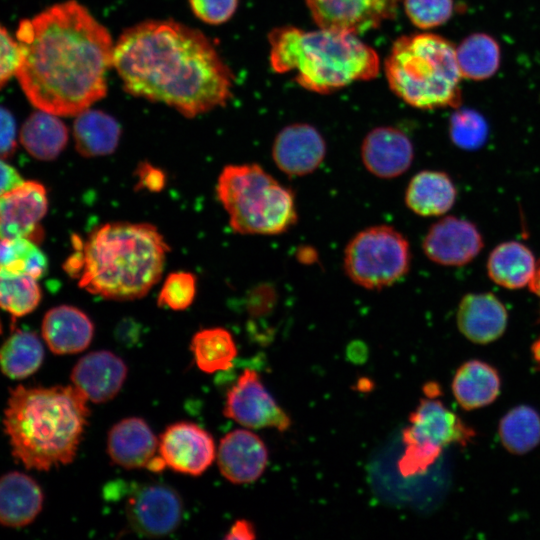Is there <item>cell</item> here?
Masks as SVG:
<instances>
[{"instance_id":"26","label":"cell","mask_w":540,"mask_h":540,"mask_svg":"<svg viewBox=\"0 0 540 540\" xmlns=\"http://www.w3.org/2000/svg\"><path fill=\"white\" fill-rule=\"evenodd\" d=\"M73 136L77 152L84 157L113 153L118 146L121 129L115 118L90 108L76 115Z\"/></svg>"},{"instance_id":"6","label":"cell","mask_w":540,"mask_h":540,"mask_svg":"<svg viewBox=\"0 0 540 540\" xmlns=\"http://www.w3.org/2000/svg\"><path fill=\"white\" fill-rule=\"evenodd\" d=\"M390 89L408 105L434 110L460 102L462 78L456 48L433 33L397 38L384 62Z\"/></svg>"},{"instance_id":"8","label":"cell","mask_w":540,"mask_h":540,"mask_svg":"<svg viewBox=\"0 0 540 540\" xmlns=\"http://www.w3.org/2000/svg\"><path fill=\"white\" fill-rule=\"evenodd\" d=\"M411 265L407 238L389 225H375L347 243L343 268L348 278L368 290H380L401 280Z\"/></svg>"},{"instance_id":"24","label":"cell","mask_w":540,"mask_h":540,"mask_svg":"<svg viewBox=\"0 0 540 540\" xmlns=\"http://www.w3.org/2000/svg\"><path fill=\"white\" fill-rule=\"evenodd\" d=\"M456 187L442 171L423 170L409 181L405 191V204L415 214L425 217L439 216L455 203Z\"/></svg>"},{"instance_id":"2","label":"cell","mask_w":540,"mask_h":540,"mask_svg":"<svg viewBox=\"0 0 540 540\" xmlns=\"http://www.w3.org/2000/svg\"><path fill=\"white\" fill-rule=\"evenodd\" d=\"M113 67L128 93L186 117L225 106L232 96L233 75L211 41L173 20L126 29L114 46Z\"/></svg>"},{"instance_id":"23","label":"cell","mask_w":540,"mask_h":540,"mask_svg":"<svg viewBox=\"0 0 540 540\" xmlns=\"http://www.w3.org/2000/svg\"><path fill=\"white\" fill-rule=\"evenodd\" d=\"M43 492L30 476L13 471L0 477V524L19 528L34 521L43 506Z\"/></svg>"},{"instance_id":"7","label":"cell","mask_w":540,"mask_h":540,"mask_svg":"<svg viewBox=\"0 0 540 540\" xmlns=\"http://www.w3.org/2000/svg\"><path fill=\"white\" fill-rule=\"evenodd\" d=\"M216 193L231 228L245 235H279L298 221L295 194L255 163L227 165Z\"/></svg>"},{"instance_id":"9","label":"cell","mask_w":540,"mask_h":540,"mask_svg":"<svg viewBox=\"0 0 540 540\" xmlns=\"http://www.w3.org/2000/svg\"><path fill=\"white\" fill-rule=\"evenodd\" d=\"M408 421L409 425L402 430L404 453L397 464L404 477L425 473L445 447L466 446L476 434L458 415L431 396L420 400Z\"/></svg>"},{"instance_id":"25","label":"cell","mask_w":540,"mask_h":540,"mask_svg":"<svg viewBox=\"0 0 540 540\" xmlns=\"http://www.w3.org/2000/svg\"><path fill=\"white\" fill-rule=\"evenodd\" d=\"M501 381L491 365L470 360L462 364L452 380L453 395L463 409L473 410L491 404L500 393Z\"/></svg>"},{"instance_id":"43","label":"cell","mask_w":540,"mask_h":540,"mask_svg":"<svg viewBox=\"0 0 540 540\" xmlns=\"http://www.w3.org/2000/svg\"><path fill=\"white\" fill-rule=\"evenodd\" d=\"M139 325L131 319H124L116 329V338L122 344H134L139 337Z\"/></svg>"},{"instance_id":"39","label":"cell","mask_w":540,"mask_h":540,"mask_svg":"<svg viewBox=\"0 0 540 540\" xmlns=\"http://www.w3.org/2000/svg\"><path fill=\"white\" fill-rule=\"evenodd\" d=\"M19 59L20 50L17 41L0 25V90L16 74Z\"/></svg>"},{"instance_id":"14","label":"cell","mask_w":540,"mask_h":540,"mask_svg":"<svg viewBox=\"0 0 540 540\" xmlns=\"http://www.w3.org/2000/svg\"><path fill=\"white\" fill-rule=\"evenodd\" d=\"M107 452L114 464L125 469L147 468L158 472L166 467L159 454V440L139 417L122 419L111 427Z\"/></svg>"},{"instance_id":"27","label":"cell","mask_w":540,"mask_h":540,"mask_svg":"<svg viewBox=\"0 0 540 540\" xmlns=\"http://www.w3.org/2000/svg\"><path fill=\"white\" fill-rule=\"evenodd\" d=\"M537 263L525 245L509 241L495 247L487 262L491 280L507 289L528 286L535 274Z\"/></svg>"},{"instance_id":"22","label":"cell","mask_w":540,"mask_h":540,"mask_svg":"<svg viewBox=\"0 0 540 540\" xmlns=\"http://www.w3.org/2000/svg\"><path fill=\"white\" fill-rule=\"evenodd\" d=\"M42 335L53 353L75 354L90 345L94 336V324L82 310L61 305L45 314Z\"/></svg>"},{"instance_id":"19","label":"cell","mask_w":540,"mask_h":540,"mask_svg":"<svg viewBox=\"0 0 540 540\" xmlns=\"http://www.w3.org/2000/svg\"><path fill=\"white\" fill-rule=\"evenodd\" d=\"M127 373L128 368L119 356L99 350L80 358L70 377L88 401L99 404L110 401L119 393Z\"/></svg>"},{"instance_id":"29","label":"cell","mask_w":540,"mask_h":540,"mask_svg":"<svg viewBox=\"0 0 540 540\" xmlns=\"http://www.w3.org/2000/svg\"><path fill=\"white\" fill-rule=\"evenodd\" d=\"M44 347L39 337L30 331L12 333L0 347V369L13 379H24L42 365Z\"/></svg>"},{"instance_id":"34","label":"cell","mask_w":540,"mask_h":540,"mask_svg":"<svg viewBox=\"0 0 540 540\" xmlns=\"http://www.w3.org/2000/svg\"><path fill=\"white\" fill-rule=\"evenodd\" d=\"M0 267L36 279L48 268L45 254L29 238H0Z\"/></svg>"},{"instance_id":"17","label":"cell","mask_w":540,"mask_h":540,"mask_svg":"<svg viewBox=\"0 0 540 540\" xmlns=\"http://www.w3.org/2000/svg\"><path fill=\"white\" fill-rule=\"evenodd\" d=\"M268 457L262 439L245 429L227 433L216 453L222 476L233 484H248L260 478L267 467Z\"/></svg>"},{"instance_id":"12","label":"cell","mask_w":540,"mask_h":540,"mask_svg":"<svg viewBox=\"0 0 540 540\" xmlns=\"http://www.w3.org/2000/svg\"><path fill=\"white\" fill-rule=\"evenodd\" d=\"M320 28L362 34L397 14L403 0H304Z\"/></svg>"},{"instance_id":"35","label":"cell","mask_w":540,"mask_h":540,"mask_svg":"<svg viewBox=\"0 0 540 540\" xmlns=\"http://www.w3.org/2000/svg\"><path fill=\"white\" fill-rule=\"evenodd\" d=\"M195 295V276L185 271L173 272L166 277L157 303L160 307L182 311L193 303Z\"/></svg>"},{"instance_id":"40","label":"cell","mask_w":540,"mask_h":540,"mask_svg":"<svg viewBox=\"0 0 540 540\" xmlns=\"http://www.w3.org/2000/svg\"><path fill=\"white\" fill-rule=\"evenodd\" d=\"M16 150V123L12 113L0 106V158H9Z\"/></svg>"},{"instance_id":"18","label":"cell","mask_w":540,"mask_h":540,"mask_svg":"<svg viewBox=\"0 0 540 540\" xmlns=\"http://www.w3.org/2000/svg\"><path fill=\"white\" fill-rule=\"evenodd\" d=\"M414 158V148L409 137L391 126L372 129L361 144V159L372 175L392 179L405 173Z\"/></svg>"},{"instance_id":"42","label":"cell","mask_w":540,"mask_h":540,"mask_svg":"<svg viewBox=\"0 0 540 540\" xmlns=\"http://www.w3.org/2000/svg\"><path fill=\"white\" fill-rule=\"evenodd\" d=\"M23 182L18 171L0 158V196L15 189Z\"/></svg>"},{"instance_id":"11","label":"cell","mask_w":540,"mask_h":540,"mask_svg":"<svg viewBox=\"0 0 540 540\" xmlns=\"http://www.w3.org/2000/svg\"><path fill=\"white\" fill-rule=\"evenodd\" d=\"M223 413L227 418L250 429L275 428L285 432L291 426L288 414L252 369H245L227 392Z\"/></svg>"},{"instance_id":"36","label":"cell","mask_w":540,"mask_h":540,"mask_svg":"<svg viewBox=\"0 0 540 540\" xmlns=\"http://www.w3.org/2000/svg\"><path fill=\"white\" fill-rule=\"evenodd\" d=\"M411 23L420 29H431L446 23L453 14V0H403Z\"/></svg>"},{"instance_id":"44","label":"cell","mask_w":540,"mask_h":540,"mask_svg":"<svg viewBox=\"0 0 540 540\" xmlns=\"http://www.w3.org/2000/svg\"><path fill=\"white\" fill-rule=\"evenodd\" d=\"M255 537V530L252 523L242 519L234 523L229 533L225 536V539L251 540Z\"/></svg>"},{"instance_id":"15","label":"cell","mask_w":540,"mask_h":540,"mask_svg":"<svg viewBox=\"0 0 540 540\" xmlns=\"http://www.w3.org/2000/svg\"><path fill=\"white\" fill-rule=\"evenodd\" d=\"M482 247V236L476 226L454 216H446L432 224L422 242L427 258L443 266L465 265Z\"/></svg>"},{"instance_id":"30","label":"cell","mask_w":540,"mask_h":540,"mask_svg":"<svg viewBox=\"0 0 540 540\" xmlns=\"http://www.w3.org/2000/svg\"><path fill=\"white\" fill-rule=\"evenodd\" d=\"M190 349L197 367L205 373L229 369L237 355L231 333L222 327L202 329L194 334Z\"/></svg>"},{"instance_id":"21","label":"cell","mask_w":540,"mask_h":540,"mask_svg":"<svg viewBox=\"0 0 540 540\" xmlns=\"http://www.w3.org/2000/svg\"><path fill=\"white\" fill-rule=\"evenodd\" d=\"M508 314L503 303L491 293L465 295L458 306L457 326L470 341L487 344L505 331Z\"/></svg>"},{"instance_id":"38","label":"cell","mask_w":540,"mask_h":540,"mask_svg":"<svg viewBox=\"0 0 540 540\" xmlns=\"http://www.w3.org/2000/svg\"><path fill=\"white\" fill-rule=\"evenodd\" d=\"M189 4L198 19L207 24L219 25L233 16L238 0H189Z\"/></svg>"},{"instance_id":"5","label":"cell","mask_w":540,"mask_h":540,"mask_svg":"<svg viewBox=\"0 0 540 540\" xmlns=\"http://www.w3.org/2000/svg\"><path fill=\"white\" fill-rule=\"evenodd\" d=\"M268 41L273 71L295 72V81L315 93H332L379 73L377 52L353 33L282 26L269 33Z\"/></svg>"},{"instance_id":"13","label":"cell","mask_w":540,"mask_h":540,"mask_svg":"<svg viewBox=\"0 0 540 540\" xmlns=\"http://www.w3.org/2000/svg\"><path fill=\"white\" fill-rule=\"evenodd\" d=\"M159 454L172 470L191 476L204 473L216 458L212 436L191 422L168 426L159 439Z\"/></svg>"},{"instance_id":"46","label":"cell","mask_w":540,"mask_h":540,"mask_svg":"<svg viewBox=\"0 0 540 540\" xmlns=\"http://www.w3.org/2000/svg\"><path fill=\"white\" fill-rule=\"evenodd\" d=\"M0 332H1V323H0Z\"/></svg>"},{"instance_id":"28","label":"cell","mask_w":540,"mask_h":540,"mask_svg":"<svg viewBox=\"0 0 540 540\" xmlns=\"http://www.w3.org/2000/svg\"><path fill=\"white\" fill-rule=\"evenodd\" d=\"M67 126L57 115L38 110L23 123L20 141L30 155L39 160H53L65 149Z\"/></svg>"},{"instance_id":"4","label":"cell","mask_w":540,"mask_h":540,"mask_svg":"<svg viewBox=\"0 0 540 540\" xmlns=\"http://www.w3.org/2000/svg\"><path fill=\"white\" fill-rule=\"evenodd\" d=\"M80 250L79 286L129 301L144 297L160 280L169 247L154 225L109 222L94 229Z\"/></svg>"},{"instance_id":"20","label":"cell","mask_w":540,"mask_h":540,"mask_svg":"<svg viewBox=\"0 0 540 540\" xmlns=\"http://www.w3.org/2000/svg\"><path fill=\"white\" fill-rule=\"evenodd\" d=\"M47 208L46 190L35 181H24L0 196V238L31 239L39 230Z\"/></svg>"},{"instance_id":"1","label":"cell","mask_w":540,"mask_h":540,"mask_svg":"<svg viewBox=\"0 0 540 540\" xmlns=\"http://www.w3.org/2000/svg\"><path fill=\"white\" fill-rule=\"evenodd\" d=\"M15 76L36 108L76 116L102 99L114 46L109 31L75 0L19 23Z\"/></svg>"},{"instance_id":"45","label":"cell","mask_w":540,"mask_h":540,"mask_svg":"<svg viewBox=\"0 0 540 540\" xmlns=\"http://www.w3.org/2000/svg\"><path fill=\"white\" fill-rule=\"evenodd\" d=\"M528 286L540 298V261L537 263L535 274ZM532 354L536 365L540 369V337L532 345Z\"/></svg>"},{"instance_id":"16","label":"cell","mask_w":540,"mask_h":540,"mask_svg":"<svg viewBox=\"0 0 540 540\" xmlns=\"http://www.w3.org/2000/svg\"><path fill=\"white\" fill-rule=\"evenodd\" d=\"M326 142L321 133L307 123L282 128L272 145V158L284 174L293 177L313 173L326 156Z\"/></svg>"},{"instance_id":"41","label":"cell","mask_w":540,"mask_h":540,"mask_svg":"<svg viewBox=\"0 0 540 540\" xmlns=\"http://www.w3.org/2000/svg\"><path fill=\"white\" fill-rule=\"evenodd\" d=\"M135 175L138 180L135 187L138 189L159 192L165 187V173L148 162L140 163L135 171Z\"/></svg>"},{"instance_id":"3","label":"cell","mask_w":540,"mask_h":540,"mask_svg":"<svg viewBox=\"0 0 540 540\" xmlns=\"http://www.w3.org/2000/svg\"><path fill=\"white\" fill-rule=\"evenodd\" d=\"M88 402L73 384L11 390L3 427L14 459L38 471L72 462L87 426Z\"/></svg>"},{"instance_id":"33","label":"cell","mask_w":540,"mask_h":540,"mask_svg":"<svg viewBox=\"0 0 540 540\" xmlns=\"http://www.w3.org/2000/svg\"><path fill=\"white\" fill-rule=\"evenodd\" d=\"M37 279L0 267V308L13 316H24L39 304L41 291Z\"/></svg>"},{"instance_id":"10","label":"cell","mask_w":540,"mask_h":540,"mask_svg":"<svg viewBox=\"0 0 540 540\" xmlns=\"http://www.w3.org/2000/svg\"><path fill=\"white\" fill-rule=\"evenodd\" d=\"M184 505L171 486L148 483L137 486L129 494L125 514L131 529L145 537H163L181 523Z\"/></svg>"},{"instance_id":"31","label":"cell","mask_w":540,"mask_h":540,"mask_svg":"<svg viewBox=\"0 0 540 540\" xmlns=\"http://www.w3.org/2000/svg\"><path fill=\"white\" fill-rule=\"evenodd\" d=\"M456 57L462 77L483 80L498 70L500 48L491 36L477 33L461 42L456 48Z\"/></svg>"},{"instance_id":"32","label":"cell","mask_w":540,"mask_h":540,"mask_svg":"<svg viewBox=\"0 0 540 540\" xmlns=\"http://www.w3.org/2000/svg\"><path fill=\"white\" fill-rule=\"evenodd\" d=\"M502 445L513 454H524L540 443V416L533 408L520 405L511 409L499 423Z\"/></svg>"},{"instance_id":"37","label":"cell","mask_w":540,"mask_h":540,"mask_svg":"<svg viewBox=\"0 0 540 540\" xmlns=\"http://www.w3.org/2000/svg\"><path fill=\"white\" fill-rule=\"evenodd\" d=\"M487 126L484 119L473 111L463 110L453 114L450 121V136L460 148L475 149L486 138Z\"/></svg>"}]
</instances>
